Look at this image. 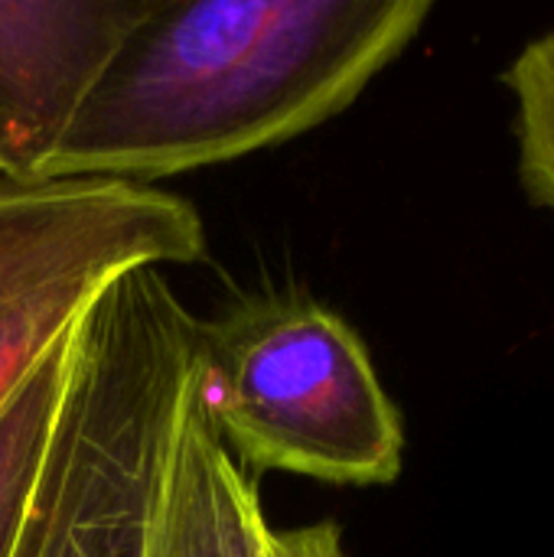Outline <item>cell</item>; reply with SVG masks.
Here are the masks:
<instances>
[{"mask_svg": "<svg viewBox=\"0 0 554 557\" xmlns=\"http://www.w3.org/2000/svg\"><path fill=\"white\" fill-rule=\"evenodd\" d=\"M431 0H153L78 104L46 180H157L229 163L346 111Z\"/></svg>", "mask_w": 554, "mask_h": 557, "instance_id": "cell-1", "label": "cell"}, {"mask_svg": "<svg viewBox=\"0 0 554 557\" xmlns=\"http://www.w3.org/2000/svg\"><path fill=\"white\" fill-rule=\"evenodd\" d=\"M196 388L245 467L333 486H389L402 476L405 424L366 343L307 297L199 320Z\"/></svg>", "mask_w": 554, "mask_h": 557, "instance_id": "cell-2", "label": "cell"}, {"mask_svg": "<svg viewBox=\"0 0 554 557\" xmlns=\"http://www.w3.org/2000/svg\"><path fill=\"white\" fill-rule=\"evenodd\" d=\"M189 385L147 356L72 362L13 557H173L170 486Z\"/></svg>", "mask_w": 554, "mask_h": 557, "instance_id": "cell-3", "label": "cell"}, {"mask_svg": "<svg viewBox=\"0 0 554 557\" xmlns=\"http://www.w3.org/2000/svg\"><path fill=\"white\" fill-rule=\"evenodd\" d=\"M153 0H0V170L42 183L98 72Z\"/></svg>", "mask_w": 554, "mask_h": 557, "instance_id": "cell-4", "label": "cell"}, {"mask_svg": "<svg viewBox=\"0 0 554 557\" xmlns=\"http://www.w3.org/2000/svg\"><path fill=\"white\" fill-rule=\"evenodd\" d=\"M271 532L258 486L216 434L193 375L170 486L173 557H268Z\"/></svg>", "mask_w": 554, "mask_h": 557, "instance_id": "cell-5", "label": "cell"}, {"mask_svg": "<svg viewBox=\"0 0 554 557\" xmlns=\"http://www.w3.org/2000/svg\"><path fill=\"white\" fill-rule=\"evenodd\" d=\"M72 339L75 330L39 362L0 414V557L16 555L26 529L69 382Z\"/></svg>", "mask_w": 554, "mask_h": 557, "instance_id": "cell-6", "label": "cell"}, {"mask_svg": "<svg viewBox=\"0 0 554 557\" xmlns=\"http://www.w3.org/2000/svg\"><path fill=\"white\" fill-rule=\"evenodd\" d=\"M118 274L111 264H75L0 300V414Z\"/></svg>", "mask_w": 554, "mask_h": 557, "instance_id": "cell-7", "label": "cell"}, {"mask_svg": "<svg viewBox=\"0 0 554 557\" xmlns=\"http://www.w3.org/2000/svg\"><path fill=\"white\" fill-rule=\"evenodd\" d=\"M516 95L519 180L532 206L554 215V29L526 42L503 75Z\"/></svg>", "mask_w": 554, "mask_h": 557, "instance_id": "cell-8", "label": "cell"}, {"mask_svg": "<svg viewBox=\"0 0 554 557\" xmlns=\"http://www.w3.org/2000/svg\"><path fill=\"white\" fill-rule=\"evenodd\" d=\"M268 557H346L336 522H313L300 529L271 532Z\"/></svg>", "mask_w": 554, "mask_h": 557, "instance_id": "cell-9", "label": "cell"}, {"mask_svg": "<svg viewBox=\"0 0 554 557\" xmlns=\"http://www.w3.org/2000/svg\"><path fill=\"white\" fill-rule=\"evenodd\" d=\"M0 183H10V180H7V176H3V170H0Z\"/></svg>", "mask_w": 554, "mask_h": 557, "instance_id": "cell-10", "label": "cell"}]
</instances>
